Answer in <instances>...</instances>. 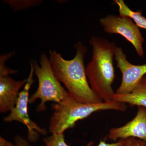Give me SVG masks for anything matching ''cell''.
I'll use <instances>...</instances> for the list:
<instances>
[{"instance_id": "cell-1", "label": "cell", "mask_w": 146, "mask_h": 146, "mask_svg": "<svg viewBox=\"0 0 146 146\" xmlns=\"http://www.w3.org/2000/svg\"><path fill=\"white\" fill-rule=\"evenodd\" d=\"M74 47L76 54L71 60L64 59L55 50H50V62L55 74L67 88L70 96L77 101L86 104L102 102L88 82L84 64L87 48L80 42Z\"/></svg>"}, {"instance_id": "cell-2", "label": "cell", "mask_w": 146, "mask_h": 146, "mask_svg": "<svg viewBox=\"0 0 146 146\" xmlns=\"http://www.w3.org/2000/svg\"><path fill=\"white\" fill-rule=\"evenodd\" d=\"M89 43L93 48L92 59L86 68L89 84L103 101H111L116 94L112 85L115 77L113 59L117 46L96 36L91 37Z\"/></svg>"}, {"instance_id": "cell-3", "label": "cell", "mask_w": 146, "mask_h": 146, "mask_svg": "<svg viewBox=\"0 0 146 146\" xmlns=\"http://www.w3.org/2000/svg\"><path fill=\"white\" fill-rule=\"evenodd\" d=\"M54 112L51 117L49 132L63 133L68 129L74 127L79 120L83 119L92 113L100 110H112L125 111V104L111 101L100 103L86 104L77 101L69 96L63 101L52 105Z\"/></svg>"}, {"instance_id": "cell-4", "label": "cell", "mask_w": 146, "mask_h": 146, "mask_svg": "<svg viewBox=\"0 0 146 146\" xmlns=\"http://www.w3.org/2000/svg\"><path fill=\"white\" fill-rule=\"evenodd\" d=\"M34 73L38 80L37 90L29 98V103H33L36 100H41L37 106V111L41 112L46 109L45 104L47 102L58 103L70 96L68 91L62 86L58 80L49 58L45 53L41 54L39 64L33 61Z\"/></svg>"}, {"instance_id": "cell-5", "label": "cell", "mask_w": 146, "mask_h": 146, "mask_svg": "<svg viewBox=\"0 0 146 146\" xmlns=\"http://www.w3.org/2000/svg\"><path fill=\"white\" fill-rule=\"evenodd\" d=\"M30 72L27 79L26 83L23 89L20 92L16 106L10 111V114L4 119L5 122L17 121L25 125L27 128L28 140L32 143L36 142L39 138V133L47 134L45 129L40 127L36 123L32 121L29 117L28 104L29 103V92L34 83L33 79L34 69L33 61L30 62Z\"/></svg>"}, {"instance_id": "cell-6", "label": "cell", "mask_w": 146, "mask_h": 146, "mask_svg": "<svg viewBox=\"0 0 146 146\" xmlns=\"http://www.w3.org/2000/svg\"><path fill=\"white\" fill-rule=\"evenodd\" d=\"M100 22L105 32L122 35L133 45L140 57L143 56L145 39L139 28L130 17L108 15L101 18Z\"/></svg>"}, {"instance_id": "cell-7", "label": "cell", "mask_w": 146, "mask_h": 146, "mask_svg": "<svg viewBox=\"0 0 146 146\" xmlns=\"http://www.w3.org/2000/svg\"><path fill=\"white\" fill-rule=\"evenodd\" d=\"M12 53L3 54L0 57V112L5 113L10 111L16 106L19 91L25 86L27 79L16 81L11 78L9 74L18 72L5 66V63Z\"/></svg>"}, {"instance_id": "cell-8", "label": "cell", "mask_w": 146, "mask_h": 146, "mask_svg": "<svg viewBox=\"0 0 146 146\" xmlns=\"http://www.w3.org/2000/svg\"><path fill=\"white\" fill-rule=\"evenodd\" d=\"M115 59L117 66L122 74V80L116 94H129L136 88L139 82L146 74V64L134 65L127 59V56L121 47H117Z\"/></svg>"}, {"instance_id": "cell-9", "label": "cell", "mask_w": 146, "mask_h": 146, "mask_svg": "<svg viewBox=\"0 0 146 146\" xmlns=\"http://www.w3.org/2000/svg\"><path fill=\"white\" fill-rule=\"evenodd\" d=\"M108 138L113 141L136 138L146 143V108L138 106L137 114L133 119L122 126L110 129Z\"/></svg>"}, {"instance_id": "cell-10", "label": "cell", "mask_w": 146, "mask_h": 146, "mask_svg": "<svg viewBox=\"0 0 146 146\" xmlns=\"http://www.w3.org/2000/svg\"><path fill=\"white\" fill-rule=\"evenodd\" d=\"M112 100L127 104L131 106L146 108V75L143 77L132 92L123 95L115 94Z\"/></svg>"}, {"instance_id": "cell-11", "label": "cell", "mask_w": 146, "mask_h": 146, "mask_svg": "<svg viewBox=\"0 0 146 146\" xmlns=\"http://www.w3.org/2000/svg\"><path fill=\"white\" fill-rule=\"evenodd\" d=\"M114 1L119 7L120 16L130 17L139 28L146 29V18L142 15L141 11H133L131 10L123 0H115Z\"/></svg>"}, {"instance_id": "cell-12", "label": "cell", "mask_w": 146, "mask_h": 146, "mask_svg": "<svg viewBox=\"0 0 146 146\" xmlns=\"http://www.w3.org/2000/svg\"><path fill=\"white\" fill-rule=\"evenodd\" d=\"M43 141L45 146H70L65 143L63 133H52L51 136L44 138ZM93 144V142H90L85 146H91Z\"/></svg>"}, {"instance_id": "cell-13", "label": "cell", "mask_w": 146, "mask_h": 146, "mask_svg": "<svg viewBox=\"0 0 146 146\" xmlns=\"http://www.w3.org/2000/svg\"><path fill=\"white\" fill-rule=\"evenodd\" d=\"M7 3L10 5L13 9L21 10L37 5V3H41V1H7Z\"/></svg>"}, {"instance_id": "cell-14", "label": "cell", "mask_w": 146, "mask_h": 146, "mask_svg": "<svg viewBox=\"0 0 146 146\" xmlns=\"http://www.w3.org/2000/svg\"><path fill=\"white\" fill-rule=\"evenodd\" d=\"M15 145L7 141L1 136L0 137L1 146H29V142L26 139L20 136H15L14 139Z\"/></svg>"}, {"instance_id": "cell-15", "label": "cell", "mask_w": 146, "mask_h": 146, "mask_svg": "<svg viewBox=\"0 0 146 146\" xmlns=\"http://www.w3.org/2000/svg\"><path fill=\"white\" fill-rule=\"evenodd\" d=\"M146 143L142 140L137 138H130L126 139L124 146H146Z\"/></svg>"}, {"instance_id": "cell-16", "label": "cell", "mask_w": 146, "mask_h": 146, "mask_svg": "<svg viewBox=\"0 0 146 146\" xmlns=\"http://www.w3.org/2000/svg\"><path fill=\"white\" fill-rule=\"evenodd\" d=\"M126 139H121L117 142L112 143H107L104 141H101L97 146H124L125 143Z\"/></svg>"}, {"instance_id": "cell-17", "label": "cell", "mask_w": 146, "mask_h": 146, "mask_svg": "<svg viewBox=\"0 0 146 146\" xmlns=\"http://www.w3.org/2000/svg\"></svg>"}]
</instances>
